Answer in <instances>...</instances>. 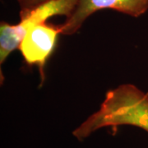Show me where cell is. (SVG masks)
<instances>
[{"instance_id": "obj_3", "label": "cell", "mask_w": 148, "mask_h": 148, "mask_svg": "<svg viewBox=\"0 0 148 148\" xmlns=\"http://www.w3.org/2000/svg\"><path fill=\"white\" fill-rule=\"evenodd\" d=\"M104 9H112L138 17L148 10V0H78L73 12L58 26L60 34L73 35L91 14Z\"/></svg>"}, {"instance_id": "obj_1", "label": "cell", "mask_w": 148, "mask_h": 148, "mask_svg": "<svg viewBox=\"0 0 148 148\" xmlns=\"http://www.w3.org/2000/svg\"><path fill=\"white\" fill-rule=\"evenodd\" d=\"M129 125L148 132V95L132 84H123L109 90L99 110L73 132L82 141L102 127Z\"/></svg>"}, {"instance_id": "obj_4", "label": "cell", "mask_w": 148, "mask_h": 148, "mask_svg": "<svg viewBox=\"0 0 148 148\" xmlns=\"http://www.w3.org/2000/svg\"><path fill=\"white\" fill-rule=\"evenodd\" d=\"M59 34L58 26L40 23L28 30L20 43L18 49L25 62L28 65L38 66L42 82L45 65L53 53Z\"/></svg>"}, {"instance_id": "obj_5", "label": "cell", "mask_w": 148, "mask_h": 148, "mask_svg": "<svg viewBox=\"0 0 148 148\" xmlns=\"http://www.w3.org/2000/svg\"><path fill=\"white\" fill-rule=\"evenodd\" d=\"M20 6V12H27L34 10L40 6L51 0H16Z\"/></svg>"}, {"instance_id": "obj_2", "label": "cell", "mask_w": 148, "mask_h": 148, "mask_svg": "<svg viewBox=\"0 0 148 148\" xmlns=\"http://www.w3.org/2000/svg\"><path fill=\"white\" fill-rule=\"evenodd\" d=\"M77 2L78 0H51L34 10L20 12V21L16 25L2 21L0 24V64H3L8 55L19 48L28 30L37 24L46 22L52 16L64 15L68 17Z\"/></svg>"}]
</instances>
